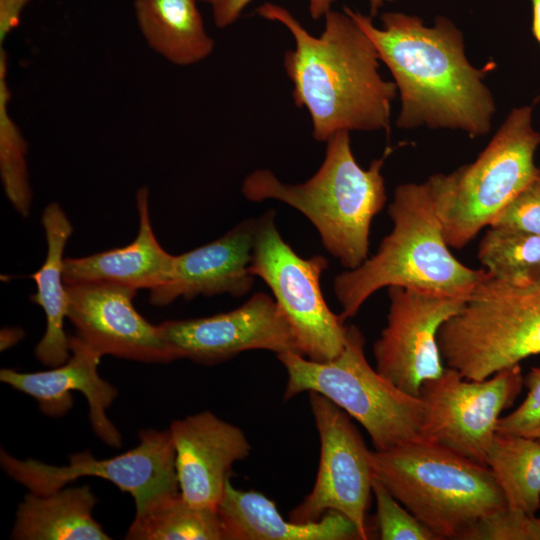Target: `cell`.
Masks as SVG:
<instances>
[{"instance_id":"obj_1","label":"cell","mask_w":540,"mask_h":540,"mask_svg":"<svg viewBox=\"0 0 540 540\" xmlns=\"http://www.w3.org/2000/svg\"><path fill=\"white\" fill-rule=\"evenodd\" d=\"M373 42L380 61L391 72L401 100L396 125L456 129L480 137L491 129L494 97L484 82L495 64L473 66L461 30L439 16L428 26L418 16L391 11L372 17L343 9Z\"/></svg>"},{"instance_id":"obj_2","label":"cell","mask_w":540,"mask_h":540,"mask_svg":"<svg viewBox=\"0 0 540 540\" xmlns=\"http://www.w3.org/2000/svg\"><path fill=\"white\" fill-rule=\"evenodd\" d=\"M256 12L280 23L294 40L283 65L293 101L307 110L316 141L326 142L339 131L388 133L397 88L379 73L373 42L349 14L332 9L315 36L281 5L266 2Z\"/></svg>"},{"instance_id":"obj_3","label":"cell","mask_w":540,"mask_h":540,"mask_svg":"<svg viewBox=\"0 0 540 540\" xmlns=\"http://www.w3.org/2000/svg\"><path fill=\"white\" fill-rule=\"evenodd\" d=\"M391 152L388 147L364 169L353 155L350 132L339 131L326 141L324 160L308 180L284 183L271 170L256 169L241 191L249 201L277 200L301 212L324 248L351 270L368 258L371 222L387 199L382 168Z\"/></svg>"},{"instance_id":"obj_4","label":"cell","mask_w":540,"mask_h":540,"mask_svg":"<svg viewBox=\"0 0 540 540\" xmlns=\"http://www.w3.org/2000/svg\"><path fill=\"white\" fill-rule=\"evenodd\" d=\"M388 215L392 231L377 252L337 275L333 290L343 320L381 288L400 286L445 296H468L490 274L457 260L445 241L426 182L399 185Z\"/></svg>"},{"instance_id":"obj_5","label":"cell","mask_w":540,"mask_h":540,"mask_svg":"<svg viewBox=\"0 0 540 540\" xmlns=\"http://www.w3.org/2000/svg\"><path fill=\"white\" fill-rule=\"evenodd\" d=\"M374 476L438 539H462L507 507L488 466L416 439L371 451Z\"/></svg>"},{"instance_id":"obj_6","label":"cell","mask_w":540,"mask_h":540,"mask_svg":"<svg viewBox=\"0 0 540 540\" xmlns=\"http://www.w3.org/2000/svg\"><path fill=\"white\" fill-rule=\"evenodd\" d=\"M539 145L532 108H514L475 161L425 181L449 247H465L540 176Z\"/></svg>"},{"instance_id":"obj_7","label":"cell","mask_w":540,"mask_h":540,"mask_svg":"<svg viewBox=\"0 0 540 540\" xmlns=\"http://www.w3.org/2000/svg\"><path fill=\"white\" fill-rule=\"evenodd\" d=\"M364 344L359 328L351 325L342 352L332 360L314 361L295 351L276 354L287 373L284 400L304 392L322 394L363 426L376 451L420 439L424 401L373 368Z\"/></svg>"},{"instance_id":"obj_8","label":"cell","mask_w":540,"mask_h":540,"mask_svg":"<svg viewBox=\"0 0 540 540\" xmlns=\"http://www.w3.org/2000/svg\"><path fill=\"white\" fill-rule=\"evenodd\" d=\"M447 367L482 380L540 354V283L515 285L488 276L440 328Z\"/></svg>"},{"instance_id":"obj_9","label":"cell","mask_w":540,"mask_h":540,"mask_svg":"<svg viewBox=\"0 0 540 540\" xmlns=\"http://www.w3.org/2000/svg\"><path fill=\"white\" fill-rule=\"evenodd\" d=\"M328 261L322 255L300 257L282 238L276 213L256 218L250 271L260 277L285 315L300 354L325 362L343 350L348 326L328 307L320 287Z\"/></svg>"},{"instance_id":"obj_10","label":"cell","mask_w":540,"mask_h":540,"mask_svg":"<svg viewBox=\"0 0 540 540\" xmlns=\"http://www.w3.org/2000/svg\"><path fill=\"white\" fill-rule=\"evenodd\" d=\"M524 386L520 364L473 380L451 367L420 389L425 415L420 438L486 465L501 413Z\"/></svg>"},{"instance_id":"obj_11","label":"cell","mask_w":540,"mask_h":540,"mask_svg":"<svg viewBox=\"0 0 540 540\" xmlns=\"http://www.w3.org/2000/svg\"><path fill=\"white\" fill-rule=\"evenodd\" d=\"M139 440L136 447L112 458L96 459L84 451L71 455L69 463L60 466L32 458L20 460L2 449L0 464L8 476L36 494L52 493L85 476L110 481L131 494L136 512H140L180 491L170 431L142 430Z\"/></svg>"},{"instance_id":"obj_12","label":"cell","mask_w":540,"mask_h":540,"mask_svg":"<svg viewBox=\"0 0 540 540\" xmlns=\"http://www.w3.org/2000/svg\"><path fill=\"white\" fill-rule=\"evenodd\" d=\"M320 439V461L311 492L289 514L295 522L320 519L329 511L344 514L368 539L367 509L374 478L371 450L351 417L330 399L308 392Z\"/></svg>"},{"instance_id":"obj_13","label":"cell","mask_w":540,"mask_h":540,"mask_svg":"<svg viewBox=\"0 0 540 540\" xmlns=\"http://www.w3.org/2000/svg\"><path fill=\"white\" fill-rule=\"evenodd\" d=\"M388 296L387 324L373 345L375 369L403 392L419 397L422 385L445 369L439 330L468 296L400 286L388 287Z\"/></svg>"},{"instance_id":"obj_14","label":"cell","mask_w":540,"mask_h":540,"mask_svg":"<svg viewBox=\"0 0 540 540\" xmlns=\"http://www.w3.org/2000/svg\"><path fill=\"white\" fill-rule=\"evenodd\" d=\"M158 328L173 360L187 358L212 365L250 350L299 353L285 315L274 298L265 293L252 295L229 312L169 320Z\"/></svg>"},{"instance_id":"obj_15","label":"cell","mask_w":540,"mask_h":540,"mask_svg":"<svg viewBox=\"0 0 540 540\" xmlns=\"http://www.w3.org/2000/svg\"><path fill=\"white\" fill-rule=\"evenodd\" d=\"M65 285L67 318L100 354L147 363L174 361L158 325L135 309L136 289L109 282Z\"/></svg>"},{"instance_id":"obj_16","label":"cell","mask_w":540,"mask_h":540,"mask_svg":"<svg viewBox=\"0 0 540 540\" xmlns=\"http://www.w3.org/2000/svg\"><path fill=\"white\" fill-rule=\"evenodd\" d=\"M169 431L182 497L194 506L217 508L233 464L251 452L245 433L210 411L174 420Z\"/></svg>"},{"instance_id":"obj_17","label":"cell","mask_w":540,"mask_h":540,"mask_svg":"<svg viewBox=\"0 0 540 540\" xmlns=\"http://www.w3.org/2000/svg\"><path fill=\"white\" fill-rule=\"evenodd\" d=\"M69 339L71 355L62 365L33 373L2 368L0 380L34 398L41 411L51 417L65 414L72 406L70 391H79L88 402L94 433L107 445L120 447L121 435L106 414L118 392L98 373L103 355L77 334Z\"/></svg>"},{"instance_id":"obj_18","label":"cell","mask_w":540,"mask_h":540,"mask_svg":"<svg viewBox=\"0 0 540 540\" xmlns=\"http://www.w3.org/2000/svg\"><path fill=\"white\" fill-rule=\"evenodd\" d=\"M256 219H247L218 239L175 256L170 278L150 290V302L168 305L179 297L229 294L241 297L253 286L250 271Z\"/></svg>"},{"instance_id":"obj_19","label":"cell","mask_w":540,"mask_h":540,"mask_svg":"<svg viewBox=\"0 0 540 540\" xmlns=\"http://www.w3.org/2000/svg\"><path fill=\"white\" fill-rule=\"evenodd\" d=\"M136 203L139 230L133 242L80 258L63 261L65 284L109 282L138 289L152 290L166 283L175 256L166 252L156 239L149 215V190L138 189Z\"/></svg>"},{"instance_id":"obj_20","label":"cell","mask_w":540,"mask_h":540,"mask_svg":"<svg viewBox=\"0 0 540 540\" xmlns=\"http://www.w3.org/2000/svg\"><path fill=\"white\" fill-rule=\"evenodd\" d=\"M217 510L225 540H362L356 524L342 513L329 511L310 522L286 520L271 499L237 489L230 480Z\"/></svg>"},{"instance_id":"obj_21","label":"cell","mask_w":540,"mask_h":540,"mask_svg":"<svg viewBox=\"0 0 540 540\" xmlns=\"http://www.w3.org/2000/svg\"><path fill=\"white\" fill-rule=\"evenodd\" d=\"M41 222L47 241V255L43 265L31 275L37 290L30 300L43 309L46 329L35 348V355L42 364L56 367L65 363L71 355L70 339L64 331L67 292L63 279V253L73 227L56 202L46 206Z\"/></svg>"},{"instance_id":"obj_22","label":"cell","mask_w":540,"mask_h":540,"mask_svg":"<svg viewBox=\"0 0 540 540\" xmlns=\"http://www.w3.org/2000/svg\"><path fill=\"white\" fill-rule=\"evenodd\" d=\"M97 499L89 486L30 492L18 505L11 533L17 540H109L92 516Z\"/></svg>"},{"instance_id":"obj_23","label":"cell","mask_w":540,"mask_h":540,"mask_svg":"<svg viewBox=\"0 0 540 540\" xmlns=\"http://www.w3.org/2000/svg\"><path fill=\"white\" fill-rule=\"evenodd\" d=\"M198 0H134L139 30L147 45L167 61L189 66L205 60L215 47L206 31Z\"/></svg>"},{"instance_id":"obj_24","label":"cell","mask_w":540,"mask_h":540,"mask_svg":"<svg viewBox=\"0 0 540 540\" xmlns=\"http://www.w3.org/2000/svg\"><path fill=\"white\" fill-rule=\"evenodd\" d=\"M486 465L504 495L507 508L536 515L540 510V443L496 432Z\"/></svg>"},{"instance_id":"obj_25","label":"cell","mask_w":540,"mask_h":540,"mask_svg":"<svg viewBox=\"0 0 540 540\" xmlns=\"http://www.w3.org/2000/svg\"><path fill=\"white\" fill-rule=\"evenodd\" d=\"M125 539L225 540L217 508L194 506L180 492L136 512Z\"/></svg>"},{"instance_id":"obj_26","label":"cell","mask_w":540,"mask_h":540,"mask_svg":"<svg viewBox=\"0 0 540 540\" xmlns=\"http://www.w3.org/2000/svg\"><path fill=\"white\" fill-rule=\"evenodd\" d=\"M478 259L496 280L515 285L540 283V236L490 226L480 241Z\"/></svg>"},{"instance_id":"obj_27","label":"cell","mask_w":540,"mask_h":540,"mask_svg":"<svg viewBox=\"0 0 540 540\" xmlns=\"http://www.w3.org/2000/svg\"><path fill=\"white\" fill-rule=\"evenodd\" d=\"M8 54L0 47V176L6 197L23 217L29 216L32 190L26 156L28 143L9 114Z\"/></svg>"},{"instance_id":"obj_28","label":"cell","mask_w":540,"mask_h":540,"mask_svg":"<svg viewBox=\"0 0 540 540\" xmlns=\"http://www.w3.org/2000/svg\"><path fill=\"white\" fill-rule=\"evenodd\" d=\"M372 493L376 501V522L380 539L438 540L375 476Z\"/></svg>"},{"instance_id":"obj_29","label":"cell","mask_w":540,"mask_h":540,"mask_svg":"<svg viewBox=\"0 0 540 540\" xmlns=\"http://www.w3.org/2000/svg\"><path fill=\"white\" fill-rule=\"evenodd\" d=\"M524 387L527 389L525 399L498 420L496 432L519 435L540 443V367H533L524 376Z\"/></svg>"},{"instance_id":"obj_30","label":"cell","mask_w":540,"mask_h":540,"mask_svg":"<svg viewBox=\"0 0 540 540\" xmlns=\"http://www.w3.org/2000/svg\"><path fill=\"white\" fill-rule=\"evenodd\" d=\"M490 226L507 227L540 236V176L524 188Z\"/></svg>"},{"instance_id":"obj_31","label":"cell","mask_w":540,"mask_h":540,"mask_svg":"<svg viewBox=\"0 0 540 540\" xmlns=\"http://www.w3.org/2000/svg\"><path fill=\"white\" fill-rule=\"evenodd\" d=\"M486 532L491 540H540V517L505 508L489 520Z\"/></svg>"},{"instance_id":"obj_32","label":"cell","mask_w":540,"mask_h":540,"mask_svg":"<svg viewBox=\"0 0 540 540\" xmlns=\"http://www.w3.org/2000/svg\"><path fill=\"white\" fill-rule=\"evenodd\" d=\"M253 0H215L211 5L215 25L226 28L235 23ZM337 0H308L310 16L314 20L324 18Z\"/></svg>"},{"instance_id":"obj_33","label":"cell","mask_w":540,"mask_h":540,"mask_svg":"<svg viewBox=\"0 0 540 540\" xmlns=\"http://www.w3.org/2000/svg\"><path fill=\"white\" fill-rule=\"evenodd\" d=\"M31 0H0V47L7 36L18 27L21 14Z\"/></svg>"},{"instance_id":"obj_34","label":"cell","mask_w":540,"mask_h":540,"mask_svg":"<svg viewBox=\"0 0 540 540\" xmlns=\"http://www.w3.org/2000/svg\"><path fill=\"white\" fill-rule=\"evenodd\" d=\"M24 336L21 329L18 328H4L1 331V351L6 350L12 345L16 344Z\"/></svg>"},{"instance_id":"obj_35","label":"cell","mask_w":540,"mask_h":540,"mask_svg":"<svg viewBox=\"0 0 540 540\" xmlns=\"http://www.w3.org/2000/svg\"><path fill=\"white\" fill-rule=\"evenodd\" d=\"M531 4H532V32L535 39L540 43V0H531Z\"/></svg>"},{"instance_id":"obj_36","label":"cell","mask_w":540,"mask_h":540,"mask_svg":"<svg viewBox=\"0 0 540 540\" xmlns=\"http://www.w3.org/2000/svg\"><path fill=\"white\" fill-rule=\"evenodd\" d=\"M370 7L371 16H374L377 14V12L380 10V8L389 1L392 0H366Z\"/></svg>"},{"instance_id":"obj_37","label":"cell","mask_w":540,"mask_h":540,"mask_svg":"<svg viewBox=\"0 0 540 540\" xmlns=\"http://www.w3.org/2000/svg\"><path fill=\"white\" fill-rule=\"evenodd\" d=\"M215 0H198V2H205V3H208L210 5H212L214 3Z\"/></svg>"}]
</instances>
